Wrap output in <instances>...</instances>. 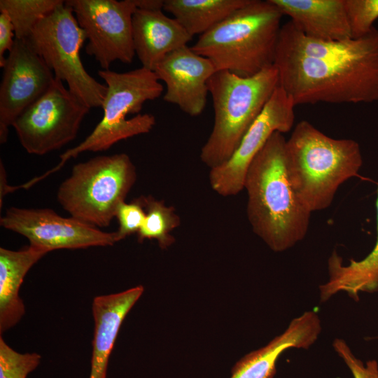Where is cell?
I'll list each match as a JSON object with an SVG mask.
<instances>
[{"instance_id":"obj_1","label":"cell","mask_w":378,"mask_h":378,"mask_svg":"<svg viewBox=\"0 0 378 378\" xmlns=\"http://www.w3.org/2000/svg\"><path fill=\"white\" fill-rule=\"evenodd\" d=\"M274 66L295 106L378 101V29L358 38L321 41L281 25Z\"/></svg>"},{"instance_id":"obj_2","label":"cell","mask_w":378,"mask_h":378,"mask_svg":"<svg viewBox=\"0 0 378 378\" xmlns=\"http://www.w3.org/2000/svg\"><path fill=\"white\" fill-rule=\"evenodd\" d=\"M286 145L282 133H273L253 159L244 182L252 229L275 252L304 239L311 215L290 179Z\"/></svg>"},{"instance_id":"obj_3","label":"cell","mask_w":378,"mask_h":378,"mask_svg":"<svg viewBox=\"0 0 378 378\" xmlns=\"http://www.w3.org/2000/svg\"><path fill=\"white\" fill-rule=\"evenodd\" d=\"M286 150L292 185L311 213L330 206L339 187L363 164L358 142L330 137L307 120L295 125Z\"/></svg>"},{"instance_id":"obj_4","label":"cell","mask_w":378,"mask_h":378,"mask_svg":"<svg viewBox=\"0 0 378 378\" xmlns=\"http://www.w3.org/2000/svg\"><path fill=\"white\" fill-rule=\"evenodd\" d=\"M282 16L270 0H249L190 48L216 71L253 76L274 65Z\"/></svg>"},{"instance_id":"obj_5","label":"cell","mask_w":378,"mask_h":378,"mask_svg":"<svg viewBox=\"0 0 378 378\" xmlns=\"http://www.w3.org/2000/svg\"><path fill=\"white\" fill-rule=\"evenodd\" d=\"M98 75L107 86L101 121L81 143L61 154L55 167L31 179L30 186L57 172L81 153L106 150L121 140L148 133L155 125L154 115L139 113L146 101L158 98L164 90L153 71L142 66L125 73L102 69Z\"/></svg>"},{"instance_id":"obj_6","label":"cell","mask_w":378,"mask_h":378,"mask_svg":"<svg viewBox=\"0 0 378 378\" xmlns=\"http://www.w3.org/2000/svg\"><path fill=\"white\" fill-rule=\"evenodd\" d=\"M279 85L273 65L250 77L217 71L208 81L213 100L214 122L200 152L201 160L211 169L227 162L246 132L262 111Z\"/></svg>"},{"instance_id":"obj_7","label":"cell","mask_w":378,"mask_h":378,"mask_svg":"<svg viewBox=\"0 0 378 378\" xmlns=\"http://www.w3.org/2000/svg\"><path fill=\"white\" fill-rule=\"evenodd\" d=\"M136 178L127 154L96 156L73 167L58 188L57 200L71 217L98 228L108 227Z\"/></svg>"},{"instance_id":"obj_8","label":"cell","mask_w":378,"mask_h":378,"mask_svg":"<svg viewBox=\"0 0 378 378\" xmlns=\"http://www.w3.org/2000/svg\"><path fill=\"white\" fill-rule=\"evenodd\" d=\"M73 10L64 4L41 20L26 39L52 70L55 78L88 107H102L107 86L90 76L83 66L80 50L86 40Z\"/></svg>"},{"instance_id":"obj_9","label":"cell","mask_w":378,"mask_h":378,"mask_svg":"<svg viewBox=\"0 0 378 378\" xmlns=\"http://www.w3.org/2000/svg\"><path fill=\"white\" fill-rule=\"evenodd\" d=\"M90 108L55 78L36 102L13 123L19 141L29 154L43 155L77 136Z\"/></svg>"},{"instance_id":"obj_10","label":"cell","mask_w":378,"mask_h":378,"mask_svg":"<svg viewBox=\"0 0 378 378\" xmlns=\"http://www.w3.org/2000/svg\"><path fill=\"white\" fill-rule=\"evenodd\" d=\"M65 4L85 33L86 53L93 56L103 70L109 69L116 60L125 64L133 61L134 0H67Z\"/></svg>"},{"instance_id":"obj_11","label":"cell","mask_w":378,"mask_h":378,"mask_svg":"<svg viewBox=\"0 0 378 378\" xmlns=\"http://www.w3.org/2000/svg\"><path fill=\"white\" fill-rule=\"evenodd\" d=\"M0 225L24 236L29 244L48 252L108 246L118 242L115 232H104L71 216H59L47 208L10 207L1 217Z\"/></svg>"},{"instance_id":"obj_12","label":"cell","mask_w":378,"mask_h":378,"mask_svg":"<svg viewBox=\"0 0 378 378\" xmlns=\"http://www.w3.org/2000/svg\"><path fill=\"white\" fill-rule=\"evenodd\" d=\"M295 106L292 98L279 85L232 157L211 169L209 182L215 192L227 197L237 195L244 188L251 162L272 134L275 132L284 134L292 129Z\"/></svg>"},{"instance_id":"obj_13","label":"cell","mask_w":378,"mask_h":378,"mask_svg":"<svg viewBox=\"0 0 378 378\" xmlns=\"http://www.w3.org/2000/svg\"><path fill=\"white\" fill-rule=\"evenodd\" d=\"M0 85V143L7 141L9 127L36 102L55 80L52 70L27 40L15 39L6 58Z\"/></svg>"},{"instance_id":"obj_14","label":"cell","mask_w":378,"mask_h":378,"mask_svg":"<svg viewBox=\"0 0 378 378\" xmlns=\"http://www.w3.org/2000/svg\"><path fill=\"white\" fill-rule=\"evenodd\" d=\"M153 71L166 85L165 102L190 116L202 113L209 93L208 81L216 71L209 59L187 46L167 55Z\"/></svg>"},{"instance_id":"obj_15","label":"cell","mask_w":378,"mask_h":378,"mask_svg":"<svg viewBox=\"0 0 378 378\" xmlns=\"http://www.w3.org/2000/svg\"><path fill=\"white\" fill-rule=\"evenodd\" d=\"M321 332L318 315L305 312L293 318L288 328L266 346L241 358L232 368L230 378H273L279 356L290 348L307 349Z\"/></svg>"},{"instance_id":"obj_16","label":"cell","mask_w":378,"mask_h":378,"mask_svg":"<svg viewBox=\"0 0 378 378\" xmlns=\"http://www.w3.org/2000/svg\"><path fill=\"white\" fill-rule=\"evenodd\" d=\"M132 36L135 55L142 67L154 71L169 53L187 46L192 37L174 18L162 10L136 8L132 17Z\"/></svg>"},{"instance_id":"obj_17","label":"cell","mask_w":378,"mask_h":378,"mask_svg":"<svg viewBox=\"0 0 378 378\" xmlns=\"http://www.w3.org/2000/svg\"><path fill=\"white\" fill-rule=\"evenodd\" d=\"M143 292L144 287L138 286L93 299L94 330L89 378H106L109 357L122 321Z\"/></svg>"},{"instance_id":"obj_18","label":"cell","mask_w":378,"mask_h":378,"mask_svg":"<svg viewBox=\"0 0 378 378\" xmlns=\"http://www.w3.org/2000/svg\"><path fill=\"white\" fill-rule=\"evenodd\" d=\"M303 34L321 41L352 38L345 0H270Z\"/></svg>"},{"instance_id":"obj_19","label":"cell","mask_w":378,"mask_h":378,"mask_svg":"<svg viewBox=\"0 0 378 378\" xmlns=\"http://www.w3.org/2000/svg\"><path fill=\"white\" fill-rule=\"evenodd\" d=\"M48 253L31 244L18 251L0 248L1 335L15 326L25 314L20 288L29 270Z\"/></svg>"},{"instance_id":"obj_20","label":"cell","mask_w":378,"mask_h":378,"mask_svg":"<svg viewBox=\"0 0 378 378\" xmlns=\"http://www.w3.org/2000/svg\"><path fill=\"white\" fill-rule=\"evenodd\" d=\"M376 206L377 237L374 247L363 260H351L347 265H343L342 258L333 252L328 261L329 279L319 286L321 302L340 291L357 301L360 293L378 290V186Z\"/></svg>"},{"instance_id":"obj_21","label":"cell","mask_w":378,"mask_h":378,"mask_svg":"<svg viewBox=\"0 0 378 378\" xmlns=\"http://www.w3.org/2000/svg\"><path fill=\"white\" fill-rule=\"evenodd\" d=\"M249 0H164L163 10L174 15L192 37L205 34Z\"/></svg>"},{"instance_id":"obj_22","label":"cell","mask_w":378,"mask_h":378,"mask_svg":"<svg viewBox=\"0 0 378 378\" xmlns=\"http://www.w3.org/2000/svg\"><path fill=\"white\" fill-rule=\"evenodd\" d=\"M138 200L146 211L144 221L137 232L139 241L154 239L162 248L168 247L174 241L169 233L178 226L179 218L163 201L152 196H141Z\"/></svg>"},{"instance_id":"obj_23","label":"cell","mask_w":378,"mask_h":378,"mask_svg":"<svg viewBox=\"0 0 378 378\" xmlns=\"http://www.w3.org/2000/svg\"><path fill=\"white\" fill-rule=\"evenodd\" d=\"M63 0H1L0 11L6 13L13 25L15 38L26 40L36 24Z\"/></svg>"},{"instance_id":"obj_24","label":"cell","mask_w":378,"mask_h":378,"mask_svg":"<svg viewBox=\"0 0 378 378\" xmlns=\"http://www.w3.org/2000/svg\"><path fill=\"white\" fill-rule=\"evenodd\" d=\"M41 356L20 353L8 345L0 336V378H27L40 364Z\"/></svg>"},{"instance_id":"obj_25","label":"cell","mask_w":378,"mask_h":378,"mask_svg":"<svg viewBox=\"0 0 378 378\" xmlns=\"http://www.w3.org/2000/svg\"><path fill=\"white\" fill-rule=\"evenodd\" d=\"M352 38L368 34L378 18V0H345Z\"/></svg>"},{"instance_id":"obj_26","label":"cell","mask_w":378,"mask_h":378,"mask_svg":"<svg viewBox=\"0 0 378 378\" xmlns=\"http://www.w3.org/2000/svg\"><path fill=\"white\" fill-rule=\"evenodd\" d=\"M115 217L118 221V229L115 232L117 241L138 232L146 217V211L138 199L130 203L121 202L116 209Z\"/></svg>"},{"instance_id":"obj_27","label":"cell","mask_w":378,"mask_h":378,"mask_svg":"<svg viewBox=\"0 0 378 378\" xmlns=\"http://www.w3.org/2000/svg\"><path fill=\"white\" fill-rule=\"evenodd\" d=\"M335 352L349 368L354 378H378V363L372 359L365 363L356 358L346 342L336 338L332 342Z\"/></svg>"},{"instance_id":"obj_28","label":"cell","mask_w":378,"mask_h":378,"mask_svg":"<svg viewBox=\"0 0 378 378\" xmlns=\"http://www.w3.org/2000/svg\"><path fill=\"white\" fill-rule=\"evenodd\" d=\"M15 36L10 17L4 12L0 13V66L3 67L6 61L4 54L12 50Z\"/></svg>"},{"instance_id":"obj_29","label":"cell","mask_w":378,"mask_h":378,"mask_svg":"<svg viewBox=\"0 0 378 378\" xmlns=\"http://www.w3.org/2000/svg\"><path fill=\"white\" fill-rule=\"evenodd\" d=\"M136 8L155 10H163L164 0H134Z\"/></svg>"},{"instance_id":"obj_30","label":"cell","mask_w":378,"mask_h":378,"mask_svg":"<svg viewBox=\"0 0 378 378\" xmlns=\"http://www.w3.org/2000/svg\"><path fill=\"white\" fill-rule=\"evenodd\" d=\"M0 206H2L4 197L8 193L12 192V187L7 183L6 174L2 160L0 161Z\"/></svg>"},{"instance_id":"obj_31","label":"cell","mask_w":378,"mask_h":378,"mask_svg":"<svg viewBox=\"0 0 378 378\" xmlns=\"http://www.w3.org/2000/svg\"><path fill=\"white\" fill-rule=\"evenodd\" d=\"M376 338L378 339V336Z\"/></svg>"}]
</instances>
